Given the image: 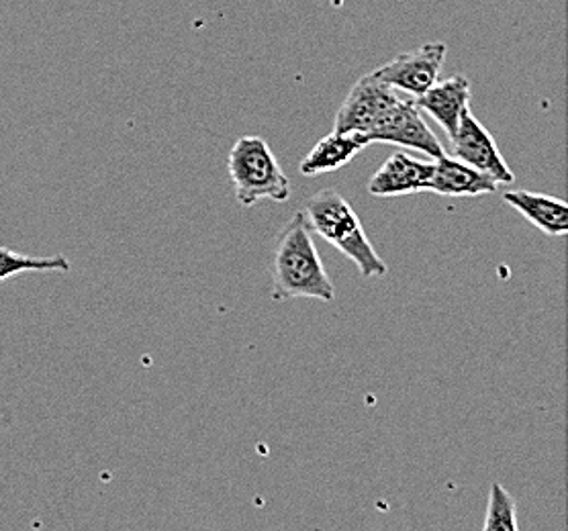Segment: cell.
Returning a JSON list of instances; mask_svg holds the SVG:
<instances>
[{"label":"cell","mask_w":568,"mask_h":531,"mask_svg":"<svg viewBox=\"0 0 568 531\" xmlns=\"http://www.w3.org/2000/svg\"><path fill=\"white\" fill-rule=\"evenodd\" d=\"M434 169L436 160H422L405 152H395L368 181V193L381 198L422 193L427 191Z\"/></svg>","instance_id":"8"},{"label":"cell","mask_w":568,"mask_h":531,"mask_svg":"<svg viewBox=\"0 0 568 531\" xmlns=\"http://www.w3.org/2000/svg\"><path fill=\"white\" fill-rule=\"evenodd\" d=\"M399 101V92L388 89L373 74L358 80L346 101L337 109L336 133H358L364 135L373 130L388 109Z\"/></svg>","instance_id":"7"},{"label":"cell","mask_w":568,"mask_h":531,"mask_svg":"<svg viewBox=\"0 0 568 531\" xmlns=\"http://www.w3.org/2000/svg\"><path fill=\"white\" fill-rule=\"evenodd\" d=\"M504 198L509 207L516 208L544 234L550 237L568 234V205L565 201L530 191H507Z\"/></svg>","instance_id":"11"},{"label":"cell","mask_w":568,"mask_h":531,"mask_svg":"<svg viewBox=\"0 0 568 531\" xmlns=\"http://www.w3.org/2000/svg\"><path fill=\"white\" fill-rule=\"evenodd\" d=\"M485 531H516L517 503L516 499L504 489L499 482H493L489 491V507L487 518L483 523Z\"/></svg>","instance_id":"14"},{"label":"cell","mask_w":568,"mask_h":531,"mask_svg":"<svg viewBox=\"0 0 568 531\" xmlns=\"http://www.w3.org/2000/svg\"><path fill=\"white\" fill-rule=\"evenodd\" d=\"M303 213L311 232L322 235L325 242L352 259L362 278H381L387 274V264L376 254L356 211L336 188H325L311 196Z\"/></svg>","instance_id":"2"},{"label":"cell","mask_w":568,"mask_h":531,"mask_svg":"<svg viewBox=\"0 0 568 531\" xmlns=\"http://www.w3.org/2000/svg\"><path fill=\"white\" fill-rule=\"evenodd\" d=\"M72 264L64 256H27L0 247V283L26 273H70Z\"/></svg>","instance_id":"13"},{"label":"cell","mask_w":568,"mask_h":531,"mask_svg":"<svg viewBox=\"0 0 568 531\" xmlns=\"http://www.w3.org/2000/svg\"><path fill=\"white\" fill-rule=\"evenodd\" d=\"M470 82L465 76H453V79L436 82L432 89H427L419 99H414L419 111L427 113L429 118L438 123L442 130L446 131L448 137H453L460 118L470 103Z\"/></svg>","instance_id":"9"},{"label":"cell","mask_w":568,"mask_h":531,"mask_svg":"<svg viewBox=\"0 0 568 531\" xmlns=\"http://www.w3.org/2000/svg\"><path fill=\"white\" fill-rule=\"evenodd\" d=\"M366 145L368 142L358 133H336L334 131L327 137H323L322 142L317 143L310 154L303 157L298 170L303 176H322L327 172H336V170L348 166L349 162L358 156Z\"/></svg>","instance_id":"12"},{"label":"cell","mask_w":568,"mask_h":531,"mask_svg":"<svg viewBox=\"0 0 568 531\" xmlns=\"http://www.w3.org/2000/svg\"><path fill=\"white\" fill-rule=\"evenodd\" d=\"M450 142L456 160L489 174L493 181L499 182V186L516 181L491 133L483 127V123L470 113V109L463 113L458 130L450 137Z\"/></svg>","instance_id":"6"},{"label":"cell","mask_w":568,"mask_h":531,"mask_svg":"<svg viewBox=\"0 0 568 531\" xmlns=\"http://www.w3.org/2000/svg\"><path fill=\"white\" fill-rule=\"evenodd\" d=\"M362 137L368 142V145L371 143L403 145L407 150L422 152L432 160L446 156V150L439 143L438 135L429 130L414 99L405 101L399 96V101L388 109L375 127L366 131Z\"/></svg>","instance_id":"5"},{"label":"cell","mask_w":568,"mask_h":531,"mask_svg":"<svg viewBox=\"0 0 568 531\" xmlns=\"http://www.w3.org/2000/svg\"><path fill=\"white\" fill-rule=\"evenodd\" d=\"M499 188V182L493 181L489 174L468 166L465 162L446 156L436 160V169L427 184V191L442 196H465L491 195Z\"/></svg>","instance_id":"10"},{"label":"cell","mask_w":568,"mask_h":531,"mask_svg":"<svg viewBox=\"0 0 568 531\" xmlns=\"http://www.w3.org/2000/svg\"><path fill=\"white\" fill-rule=\"evenodd\" d=\"M227 170L235 198L242 207H254L266 198L274 203H284L291 198V181L268 142L260 135H244L233 143Z\"/></svg>","instance_id":"3"},{"label":"cell","mask_w":568,"mask_h":531,"mask_svg":"<svg viewBox=\"0 0 568 531\" xmlns=\"http://www.w3.org/2000/svg\"><path fill=\"white\" fill-rule=\"evenodd\" d=\"M448 48L442 41H432L414 52H403L388 60L387 64L371 72L376 80L387 84L400 94L419 99L427 89H432L439 80L442 68L446 62Z\"/></svg>","instance_id":"4"},{"label":"cell","mask_w":568,"mask_h":531,"mask_svg":"<svg viewBox=\"0 0 568 531\" xmlns=\"http://www.w3.org/2000/svg\"><path fill=\"white\" fill-rule=\"evenodd\" d=\"M271 273L272 298L278 303L291 298L332 303L336 298V286L323 266L303 211H298L278 235Z\"/></svg>","instance_id":"1"}]
</instances>
